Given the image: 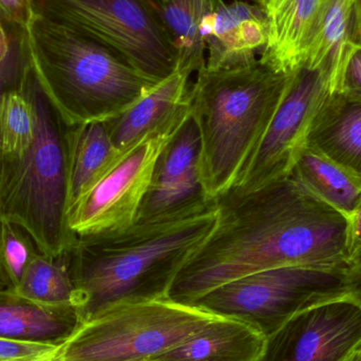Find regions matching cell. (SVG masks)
<instances>
[{
    "label": "cell",
    "mask_w": 361,
    "mask_h": 361,
    "mask_svg": "<svg viewBox=\"0 0 361 361\" xmlns=\"http://www.w3.org/2000/svg\"><path fill=\"white\" fill-rule=\"evenodd\" d=\"M218 222L183 267L167 298L190 305L209 290L284 267L347 269L350 222L292 175L214 199Z\"/></svg>",
    "instance_id": "obj_1"
},
{
    "label": "cell",
    "mask_w": 361,
    "mask_h": 361,
    "mask_svg": "<svg viewBox=\"0 0 361 361\" xmlns=\"http://www.w3.org/2000/svg\"><path fill=\"white\" fill-rule=\"evenodd\" d=\"M216 222L214 200L179 218L135 221L118 231L78 235L69 267L82 324L116 305L166 299L178 274Z\"/></svg>",
    "instance_id": "obj_2"
},
{
    "label": "cell",
    "mask_w": 361,
    "mask_h": 361,
    "mask_svg": "<svg viewBox=\"0 0 361 361\" xmlns=\"http://www.w3.org/2000/svg\"><path fill=\"white\" fill-rule=\"evenodd\" d=\"M23 36L34 75L70 125L116 118L160 82L109 47L40 15Z\"/></svg>",
    "instance_id": "obj_3"
},
{
    "label": "cell",
    "mask_w": 361,
    "mask_h": 361,
    "mask_svg": "<svg viewBox=\"0 0 361 361\" xmlns=\"http://www.w3.org/2000/svg\"><path fill=\"white\" fill-rule=\"evenodd\" d=\"M292 73L257 59L231 69L197 72L189 87L190 114L201 135V171L209 199L237 184L256 154Z\"/></svg>",
    "instance_id": "obj_4"
},
{
    "label": "cell",
    "mask_w": 361,
    "mask_h": 361,
    "mask_svg": "<svg viewBox=\"0 0 361 361\" xmlns=\"http://www.w3.org/2000/svg\"><path fill=\"white\" fill-rule=\"evenodd\" d=\"M20 85L35 112V137L20 157L0 161V223L18 225L40 254L61 258L78 239L68 221L76 125H70L47 97L29 61Z\"/></svg>",
    "instance_id": "obj_5"
},
{
    "label": "cell",
    "mask_w": 361,
    "mask_h": 361,
    "mask_svg": "<svg viewBox=\"0 0 361 361\" xmlns=\"http://www.w3.org/2000/svg\"><path fill=\"white\" fill-rule=\"evenodd\" d=\"M214 317L169 299L116 305L82 324L61 348L57 361H149Z\"/></svg>",
    "instance_id": "obj_6"
},
{
    "label": "cell",
    "mask_w": 361,
    "mask_h": 361,
    "mask_svg": "<svg viewBox=\"0 0 361 361\" xmlns=\"http://www.w3.org/2000/svg\"><path fill=\"white\" fill-rule=\"evenodd\" d=\"M345 296V269L284 267L227 282L190 305L244 322L267 338L297 314Z\"/></svg>",
    "instance_id": "obj_7"
},
{
    "label": "cell",
    "mask_w": 361,
    "mask_h": 361,
    "mask_svg": "<svg viewBox=\"0 0 361 361\" xmlns=\"http://www.w3.org/2000/svg\"><path fill=\"white\" fill-rule=\"evenodd\" d=\"M34 12L109 47L158 82L178 70L177 54L142 0H34Z\"/></svg>",
    "instance_id": "obj_8"
},
{
    "label": "cell",
    "mask_w": 361,
    "mask_h": 361,
    "mask_svg": "<svg viewBox=\"0 0 361 361\" xmlns=\"http://www.w3.org/2000/svg\"><path fill=\"white\" fill-rule=\"evenodd\" d=\"M334 74L330 63L317 68L302 66L293 72L256 154L233 188L254 191L292 175L310 127L332 92Z\"/></svg>",
    "instance_id": "obj_9"
},
{
    "label": "cell",
    "mask_w": 361,
    "mask_h": 361,
    "mask_svg": "<svg viewBox=\"0 0 361 361\" xmlns=\"http://www.w3.org/2000/svg\"><path fill=\"white\" fill-rule=\"evenodd\" d=\"M190 112L171 121L131 149L69 212V227L76 235L126 228L135 223L162 150Z\"/></svg>",
    "instance_id": "obj_10"
},
{
    "label": "cell",
    "mask_w": 361,
    "mask_h": 361,
    "mask_svg": "<svg viewBox=\"0 0 361 361\" xmlns=\"http://www.w3.org/2000/svg\"><path fill=\"white\" fill-rule=\"evenodd\" d=\"M361 348V309L349 299L305 310L265 338L259 361H345Z\"/></svg>",
    "instance_id": "obj_11"
},
{
    "label": "cell",
    "mask_w": 361,
    "mask_h": 361,
    "mask_svg": "<svg viewBox=\"0 0 361 361\" xmlns=\"http://www.w3.org/2000/svg\"><path fill=\"white\" fill-rule=\"evenodd\" d=\"M201 159V135L190 114L159 156L135 221L179 218L212 203L202 180Z\"/></svg>",
    "instance_id": "obj_12"
},
{
    "label": "cell",
    "mask_w": 361,
    "mask_h": 361,
    "mask_svg": "<svg viewBox=\"0 0 361 361\" xmlns=\"http://www.w3.org/2000/svg\"><path fill=\"white\" fill-rule=\"evenodd\" d=\"M267 33L264 8L245 1H223L202 25L206 69H231L254 63L257 52L267 44Z\"/></svg>",
    "instance_id": "obj_13"
},
{
    "label": "cell",
    "mask_w": 361,
    "mask_h": 361,
    "mask_svg": "<svg viewBox=\"0 0 361 361\" xmlns=\"http://www.w3.org/2000/svg\"><path fill=\"white\" fill-rule=\"evenodd\" d=\"M189 78L190 74L177 70L133 107L107 121L112 143L121 154H128L146 137L190 112Z\"/></svg>",
    "instance_id": "obj_14"
},
{
    "label": "cell",
    "mask_w": 361,
    "mask_h": 361,
    "mask_svg": "<svg viewBox=\"0 0 361 361\" xmlns=\"http://www.w3.org/2000/svg\"><path fill=\"white\" fill-rule=\"evenodd\" d=\"M82 324L75 305H40L14 290H0L1 338L63 347Z\"/></svg>",
    "instance_id": "obj_15"
},
{
    "label": "cell",
    "mask_w": 361,
    "mask_h": 361,
    "mask_svg": "<svg viewBox=\"0 0 361 361\" xmlns=\"http://www.w3.org/2000/svg\"><path fill=\"white\" fill-rule=\"evenodd\" d=\"M305 146L361 183V102L331 92L310 127Z\"/></svg>",
    "instance_id": "obj_16"
},
{
    "label": "cell",
    "mask_w": 361,
    "mask_h": 361,
    "mask_svg": "<svg viewBox=\"0 0 361 361\" xmlns=\"http://www.w3.org/2000/svg\"><path fill=\"white\" fill-rule=\"evenodd\" d=\"M324 0H269L265 6L269 33L259 61L290 74L302 66L303 50Z\"/></svg>",
    "instance_id": "obj_17"
},
{
    "label": "cell",
    "mask_w": 361,
    "mask_h": 361,
    "mask_svg": "<svg viewBox=\"0 0 361 361\" xmlns=\"http://www.w3.org/2000/svg\"><path fill=\"white\" fill-rule=\"evenodd\" d=\"M265 337L244 322L216 316L199 332L149 361H259Z\"/></svg>",
    "instance_id": "obj_18"
},
{
    "label": "cell",
    "mask_w": 361,
    "mask_h": 361,
    "mask_svg": "<svg viewBox=\"0 0 361 361\" xmlns=\"http://www.w3.org/2000/svg\"><path fill=\"white\" fill-rule=\"evenodd\" d=\"M178 57V70L192 74L205 66L202 25L223 0H142Z\"/></svg>",
    "instance_id": "obj_19"
},
{
    "label": "cell",
    "mask_w": 361,
    "mask_h": 361,
    "mask_svg": "<svg viewBox=\"0 0 361 361\" xmlns=\"http://www.w3.org/2000/svg\"><path fill=\"white\" fill-rule=\"evenodd\" d=\"M360 32L357 0H324L305 42L302 66L332 63L335 78L353 44H358Z\"/></svg>",
    "instance_id": "obj_20"
},
{
    "label": "cell",
    "mask_w": 361,
    "mask_h": 361,
    "mask_svg": "<svg viewBox=\"0 0 361 361\" xmlns=\"http://www.w3.org/2000/svg\"><path fill=\"white\" fill-rule=\"evenodd\" d=\"M125 156L114 147L107 121L76 125L72 137L69 212Z\"/></svg>",
    "instance_id": "obj_21"
},
{
    "label": "cell",
    "mask_w": 361,
    "mask_h": 361,
    "mask_svg": "<svg viewBox=\"0 0 361 361\" xmlns=\"http://www.w3.org/2000/svg\"><path fill=\"white\" fill-rule=\"evenodd\" d=\"M293 177L348 220L361 206V183L341 165L305 146L299 154Z\"/></svg>",
    "instance_id": "obj_22"
},
{
    "label": "cell",
    "mask_w": 361,
    "mask_h": 361,
    "mask_svg": "<svg viewBox=\"0 0 361 361\" xmlns=\"http://www.w3.org/2000/svg\"><path fill=\"white\" fill-rule=\"evenodd\" d=\"M14 292L40 305L78 307V292L70 273L69 254L51 259L37 252Z\"/></svg>",
    "instance_id": "obj_23"
},
{
    "label": "cell",
    "mask_w": 361,
    "mask_h": 361,
    "mask_svg": "<svg viewBox=\"0 0 361 361\" xmlns=\"http://www.w3.org/2000/svg\"><path fill=\"white\" fill-rule=\"evenodd\" d=\"M35 130L33 105L19 80L0 99V161L20 157L31 146Z\"/></svg>",
    "instance_id": "obj_24"
},
{
    "label": "cell",
    "mask_w": 361,
    "mask_h": 361,
    "mask_svg": "<svg viewBox=\"0 0 361 361\" xmlns=\"http://www.w3.org/2000/svg\"><path fill=\"white\" fill-rule=\"evenodd\" d=\"M38 250L27 231L11 222L0 223V284L15 290Z\"/></svg>",
    "instance_id": "obj_25"
},
{
    "label": "cell",
    "mask_w": 361,
    "mask_h": 361,
    "mask_svg": "<svg viewBox=\"0 0 361 361\" xmlns=\"http://www.w3.org/2000/svg\"><path fill=\"white\" fill-rule=\"evenodd\" d=\"M27 65L23 30L0 20V99L4 92L18 86Z\"/></svg>",
    "instance_id": "obj_26"
},
{
    "label": "cell",
    "mask_w": 361,
    "mask_h": 361,
    "mask_svg": "<svg viewBox=\"0 0 361 361\" xmlns=\"http://www.w3.org/2000/svg\"><path fill=\"white\" fill-rule=\"evenodd\" d=\"M332 92L361 102V44L352 47L333 80Z\"/></svg>",
    "instance_id": "obj_27"
},
{
    "label": "cell",
    "mask_w": 361,
    "mask_h": 361,
    "mask_svg": "<svg viewBox=\"0 0 361 361\" xmlns=\"http://www.w3.org/2000/svg\"><path fill=\"white\" fill-rule=\"evenodd\" d=\"M61 348L0 337V361H57Z\"/></svg>",
    "instance_id": "obj_28"
},
{
    "label": "cell",
    "mask_w": 361,
    "mask_h": 361,
    "mask_svg": "<svg viewBox=\"0 0 361 361\" xmlns=\"http://www.w3.org/2000/svg\"><path fill=\"white\" fill-rule=\"evenodd\" d=\"M34 14V0H0V20L8 27L23 30Z\"/></svg>",
    "instance_id": "obj_29"
},
{
    "label": "cell",
    "mask_w": 361,
    "mask_h": 361,
    "mask_svg": "<svg viewBox=\"0 0 361 361\" xmlns=\"http://www.w3.org/2000/svg\"><path fill=\"white\" fill-rule=\"evenodd\" d=\"M349 222V255L353 265L361 261V206Z\"/></svg>",
    "instance_id": "obj_30"
},
{
    "label": "cell",
    "mask_w": 361,
    "mask_h": 361,
    "mask_svg": "<svg viewBox=\"0 0 361 361\" xmlns=\"http://www.w3.org/2000/svg\"><path fill=\"white\" fill-rule=\"evenodd\" d=\"M345 299L361 309V261L345 269Z\"/></svg>",
    "instance_id": "obj_31"
},
{
    "label": "cell",
    "mask_w": 361,
    "mask_h": 361,
    "mask_svg": "<svg viewBox=\"0 0 361 361\" xmlns=\"http://www.w3.org/2000/svg\"><path fill=\"white\" fill-rule=\"evenodd\" d=\"M351 361H361V348L355 354H354Z\"/></svg>",
    "instance_id": "obj_32"
},
{
    "label": "cell",
    "mask_w": 361,
    "mask_h": 361,
    "mask_svg": "<svg viewBox=\"0 0 361 361\" xmlns=\"http://www.w3.org/2000/svg\"><path fill=\"white\" fill-rule=\"evenodd\" d=\"M257 2H258V6H260L261 8H264L265 6H267V2L269 1V0H256Z\"/></svg>",
    "instance_id": "obj_33"
},
{
    "label": "cell",
    "mask_w": 361,
    "mask_h": 361,
    "mask_svg": "<svg viewBox=\"0 0 361 361\" xmlns=\"http://www.w3.org/2000/svg\"><path fill=\"white\" fill-rule=\"evenodd\" d=\"M357 10L358 15H360V23H361V0H357Z\"/></svg>",
    "instance_id": "obj_34"
},
{
    "label": "cell",
    "mask_w": 361,
    "mask_h": 361,
    "mask_svg": "<svg viewBox=\"0 0 361 361\" xmlns=\"http://www.w3.org/2000/svg\"><path fill=\"white\" fill-rule=\"evenodd\" d=\"M358 44H361V23H360V40H358Z\"/></svg>",
    "instance_id": "obj_35"
},
{
    "label": "cell",
    "mask_w": 361,
    "mask_h": 361,
    "mask_svg": "<svg viewBox=\"0 0 361 361\" xmlns=\"http://www.w3.org/2000/svg\"><path fill=\"white\" fill-rule=\"evenodd\" d=\"M356 352H357V351H356ZM356 352H355V353H356ZM355 353H354V354H355ZM354 354H353V355H354ZM353 355H352L351 357L349 358V360H347L345 361H351L352 357H353Z\"/></svg>",
    "instance_id": "obj_36"
},
{
    "label": "cell",
    "mask_w": 361,
    "mask_h": 361,
    "mask_svg": "<svg viewBox=\"0 0 361 361\" xmlns=\"http://www.w3.org/2000/svg\"><path fill=\"white\" fill-rule=\"evenodd\" d=\"M2 288V286H1V284H0V290H1Z\"/></svg>",
    "instance_id": "obj_37"
}]
</instances>
